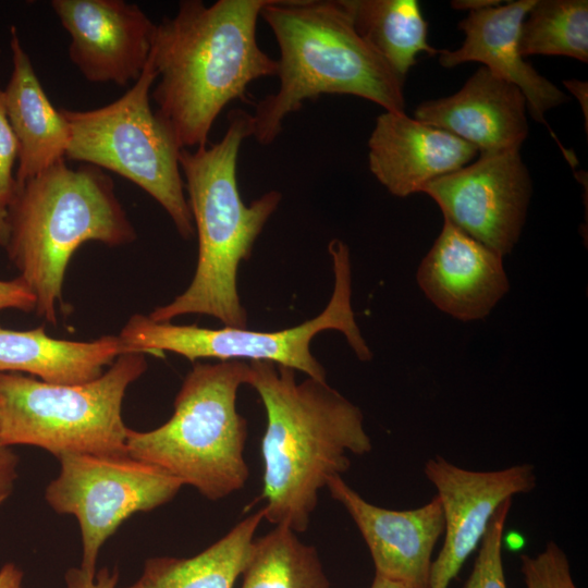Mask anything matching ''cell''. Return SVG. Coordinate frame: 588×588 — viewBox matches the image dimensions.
<instances>
[{"label": "cell", "mask_w": 588, "mask_h": 588, "mask_svg": "<svg viewBox=\"0 0 588 588\" xmlns=\"http://www.w3.org/2000/svg\"><path fill=\"white\" fill-rule=\"evenodd\" d=\"M269 0L180 1L156 26L150 59L157 72L156 114L181 149L208 145L211 127L248 85L277 75V60L257 42V22Z\"/></svg>", "instance_id": "6da1fadb"}, {"label": "cell", "mask_w": 588, "mask_h": 588, "mask_svg": "<svg viewBox=\"0 0 588 588\" xmlns=\"http://www.w3.org/2000/svg\"><path fill=\"white\" fill-rule=\"evenodd\" d=\"M241 588H330L315 547L284 526L255 539Z\"/></svg>", "instance_id": "603a6c76"}, {"label": "cell", "mask_w": 588, "mask_h": 588, "mask_svg": "<svg viewBox=\"0 0 588 588\" xmlns=\"http://www.w3.org/2000/svg\"><path fill=\"white\" fill-rule=\"evenodd\" d=\"M357 34L405 79L416 57L439 50L428 42V23L416 0H339Z\"/></svg>", "instance_id": "7402d4cb"}, {"label": "cell", "mask_w": 588, "mask_h": 588, "mask_svg": "<svg viewBox=\"0 0 588 588\" xmlns=\"http://www.w3.org/2000/svg\"><path fill=\"white\" fill-rule=\"evenodd\" d=\"M220 142L179 156L187 203L198 237L193 280L170 303L148 317L157 322L189 314L208 315L229 327H247V311L237 291V269L249 258L254 244L282 195L269 191L246 205L237 185V157L252 136V115L234 109Z\"/></svg>", "instance_id": "3957f363"}, {"label": "cell", "mask_w": 588, "mask_h": 588, "mask_svg": "<svg viewBox=\"0 0 588 588\" xmlns=\"http://www.w3.org/2000/svg\"><path fill=\"white\" fill-rule=\"evenodd\" d=\"M520 53L588 61V1L536 0L520 28Z\"/></svg>", "instance_id": "cb8c5ba5"}, {"label": "cell", "mask_w": 588, "mask_h": 588, "mask_svg": "<svg viewBox=\"0 0 588 588\" xmlns=\"http://www.w3.org/2000/svg\"><path fill=\"white\" fill-rule=\"evenodd\" d=\"M70 35L69 58L90 83L124 87L136 82L149 59L155 24L123 0H52Z\"/></svg>", "instance_id": "4fadbf2b"}, {"label": "cell", "mask_w": 588, "mask_h": 588, "mask_svg": "<svg viewBox=\"0 0 588 588\" xmlns=\"http://www.w3.org/2000/svg\"><path fill=\"white\" fill-rule=\"evenodd\" d=\"M12 71L3 89L7 115L17 142L15 183L65 159L66 121L48 98L15 26L10 28Z\"/></svg>", "instance_id": "d6986e66"}, {"label": "cell", "mask_w": 588, "mask_h": 588, "mask_svg": "<svg viewBox=\"0 0 588 588\" xmlns=\"http://www.w3.org/2000/svg\"><path fill=\"white\" fill-rule=\"evenodd\" d=\"M519 559L526 588H579L567 555L554 541L536 555L522 554Z\"/></svg>", "instance_id": "484cf974"}, {"label": "cell", "mask_w": 588, "mask_h": 588, "mask_svg": "<svg viewBox=\"0 0 588 588\" xmlns=\"http://www.w3.org/2000/svg\"><path fill=\"white\" fill-rule=\"evenodd\" d=\"M328 250L332 258L334 287L326 308L315 318L278 331H254L247 327L211 329L157 322L136 314L118 334L121 355L139 353L161 357L171 352L192 363L203 358L269 362L304 372L309 378L326 380V370L313 355L310 344L319 332L336 330L344 334L360 360H370L372 353L359 331L351 304L350 249L341 240H332Z\"/></svg>", "instance_id": "ba28073f"}, {"label": "cell", "mask_w": 588, "mask_h": 588, "mask_svg": "<svg viewBox=\"0 0 588 588\" xmlns=\"http://www.w3.org/2000/svg\"><path fill=\"white\" fill-rule=\"evenodd\" d=\"M157 72L150 56L133 86L114 101L89 110L60 108L70 130L65 160L112 171L150 195L185 240L195 234L180 168L179 146L152 111L150 93Z\"/></svg>", "instance_id": "9c48e42d"}, {"label": "cell", "mask_w": 588, "mask_h": 588, "mask_svg": "<svg viewBox=\"0 0 588 588\" xmlns=\"http://www.w3.org/2000/svg\"><path fill=\"white\" fill-rule=\"evenodd\" d=\"M17 159V142L11 128L3 89L0 87V203L7 208L15 186L13 168Z\"/></svg>", "instance_id": "4316f807"}, {"label": "cell", "mask_w": 588, "mask_h": 588, "mask_svg": "<svg viewBox=\"0 0 588 588\" xmlns=\"http://www.w3.org/2000/svg\"><path fill=\"white\" fill-rule=\"evenodd\" d=\"M119 580L117 568L110 571L107 567L101 568L91 581H83L72 572L66 574L69 588H115Z\"/></svg>", "instance_id": "f546056e"}, {"label": "cell", "mask_w": 588, "mask_h": 588, "mask_svg": "<svg viewBox=\"0 0 588 588\" xmlns=\"http://www.w3.org/2000/svg\"><path fill=\"white\" fill-rule=\"evenodd\" d=\"M260 16L280 49V87L259 100L252 136L271 144L284 119L306 100L352 95L391 112H405L404 79L357 34L339 0H269Z\"/></svg>", "instance_id": "277c9868"}, {"label": "cell", "mask_w": 588, "mask_h": 588, "mask_svg": "<svg viewBox=\"0 0 588 588\" xmlns=\"http://www.w3.org/2000/svg\"><path fill=\"white\" fill-rule=\"evenodd\" d=\"M58 460L60 473L45 498L53 511L78 522L82 561L72 572L83 581L95 579L103 543L125 519L166 504L183 487L175 477L128 454H68Z\"/></svg>", "instance_id": "30bf717a"}, {"label": "cell", "mask_w": 588, "mask_h": 588, "mask_svg": "<svg viewBox=\"0 0 588 588\" xmlns=\"http://www.w3.org/2000/svg\"><path fill=\"white\" fill-rule=\"evenodd\" d=\"M416 279L438 309L461 321L486 318L510 289L503 257L448 220Z\"/></svg>", "instance_id": "9a60e30c"}, {"label": "cell", "mask_w": 588, "mask_h": 588, "mask_svg": "<svg viewBox=\"0 0 588 588\" xmlns=\"http://www.w3.org/2000/svg\"><path fill=\"white\" fill-rule=\"evenodd\" d=\"M9 235L7 208L0 203V245L5 247Z\"/></svg>", "instance_id": "836d02e7"}, {"label": "cell", "mask_w": 588, "mask_h": 588, "mask_svg": "<svg viewBox=\"0 0 588 588\" xmlns=\"http://www.w3.org/2000/svg\"><path fill=\"white\" fill-rule=\"evenodd\" d=\"M17 456L0 442V504L11 494L17 477Z\"/></svg>", "instance_id": "f1b7e54d"}, {"label": "cell", "mask_w": 588, "mask_h": 588, "mask_svg": "<svg viewBox=\"0 0 588 588\" xmlns=\"http://www.w3.org/2000/svg\"><path fill=\"white\" fill-rule=\"evenodd\" d=\"M369 170L396 197L421 193L431 181L470 163L478 150L405 112L378 115L368 139Z\"/></svg>", "instance_id": "2e32d148"}, {"label": "cell", "mask_w": 588, "mask_h": 588, "mask_svg": "<svg viewBox=\"0 0 588 588\" xmlns=\"http://www.w3.org/2000/svg\"><path fill=\"white\" fill-rule=\"evenodd\" d=\"M512 500L504 501L493 514L480 542L471 573L463 588H507L502 561V543Z\"/></svg>", "instance_id": "d4e9b609"}, {"label": "cell", "mask_w": 588, "mask_h": 588, "mask_svg": "<svg viewBox=\"0 0 588 588\" xmlns=\"http://www.w3.org/2000/svg\"><path fill=\"white\" fill-rule=\"evenodd\" d=\"M7 220L8 256L36 297L35 311L53 324L76 249L86 242L121 246L136 240L111 177L91 164L71 168L65 159L15 183Z\"/></svg>", "instance_id": "5b68a950"}, {"label": "cell", "mask_w": 588, "mask_h": 588, "mask_svg": "<svg viewBox=\"0 0 588 588\" xmlns=\"http://www.w3.org/2000/svg\"><path fill=\"white\" fill-rule=\"evenodd\" d=\"M421 193L438 204L444 220L504 257L520 237L532 184L519 150H506L479 155Z\"/></svg>", "instance_id": "8fae6325"}, {"label": "cell", "mask_w": 588, "mask_h": 588, "mask_svg": "<svg viewBox=\"0 0 588 588\" xmlns=\"http://www.w3.org/2000/svg\"><path fill=\"white\" fill-rule=\"evenodd\" d=\"M23 577L14 563H7L0 568V588H23Z\"/></svg>", "instance_id": "4dcf8cb0"}, {"label": "cell", "mask_w": 588, "mask_h": 588, "mask_svg": "<svg viewBox=\"0 0 588 588\" xmlns=\"http://www.w3.org/2000/svg\"><path fill=\"white\" fill-rule=\"evenodd\" d=\"M424 473L437 491L444 518V541L431 564L429 588H449L480 546L498 507L534 490L537 477L527 463L482 471L458 467L440 455L426 461Z\"/></svg>", "instance_id": "7c38bea8"}, {"label": "cell", "mask_w": 588, "mask_h": 588, "mask_svg": "<svg viewBox=\"0 0 588 588\" xmlns=\"http://www.w3.org/2000/svg\"><path fill=\"white\" fill-rule=\"evenodd\" d=\"M262 520L260 509L189 558H149L140 576L123 588H233L245 568Z\"/></svg>", "instance_id": "44dd1931"}, {"label": "cell", "mask_w": 588, "mask_h": 588, "mask_svg": "<svg viewBox=\"0 0 588 588\" xmlns=\"http://www.w3.org/2000/svg\"><path fill=\"white\" fill-rule=\"evenodd\" d=\"M348 513L370 552L375 573L404 588H429L432 554L444 531L440 500L412 510H389L365 500L342 476L326 487Z\"/></svg>", "instance_id": "5bb4252c"}, {"label": "cell", "mask_w": 588, "mask_h": 588, "mask_svg": "<svg viewBox=\"0 0 588 588\" xmlns=\"http://www.w3.org/2000/svg\"><path fill=\"white\" fill-rule=\"evenodd\" d=\"M120 355L118 335L82 342L54 339L42 327H0V372H26L54 384L84 383L100 377Z\"/></svg>", "instance_id": "ffe728a7"}, {"label": "cell", "mask_w": 588, "mask_h": 588, "mask_svg": "<svg viewBox=\"0 0 588 588\" xmlns=\"http://www.w3.org/2000/svg\"><path fill=\"white\" fill-rule=\"evenodd\" d=\"M147 369L144 354L117 357L98 378L54 384L0 372V442L68 454L126 455L128 428L122 419L127 388Z\"/></svg>", "instance_id": "52a82bcc"}, {"label": "cell", "mask_w": 588, "mask_h": 588, "mask_svg": "<svg viewBox=\"0 0 588 588\" xmlns=\"http://www.w3.org/2000/svg\"><path fill=\"white\" fill-rule=\"evenodd\" d=\"M249 373L244 360L194 363L175 396L172 416L149 431L130 429L127 454L211 501L240 491L249 469L247 421L237 412L236 399Z\"/></svg>", "instance_id": "8992f818"}, {"label": "cell", "mask_w": 588, "mask_h": 588, "mask_svg": "<svg viewBox=\"0 0 588 588\" xmlns=\"http://www.w3.org/2000/svg\"><path fill=\"white\" fill-rule=\"evenodd\" d=\"M503 1L500 0H454L451 2V5L457 10H467L468 12H473L499 5Z\"/></svg>", "instance_id": "d6a6232c"}, {"label": "cell", "mask_w": 588, "mask_h": 588, "mask_svg": "<svg viewBox=\"0 0 588 588\" xmlns=\"http://www.w3.org/2000/svg\"><path fill=\"white\" fill-rule=\"evenodd\" d=\"M564 86L571 91L579 101L584 117H585V127L587 130L588 121V84L587 82L578 79H569L563 82Z\"/></svg>", "instance_id": "1f68e13d"}, {"label": "cell", "mask_w": 588, "mask_h": 588, "mask_svg": "<svg viewBox=\"0 0 588 588\" xmlns=\"http://www.w3.org/2000/svg\"><path fill=\"white\" fill-rule=\"evenodd\" d=\"M526 111L515 85L480 66L455 94L418 105L414 118L489 155L520 149L528 135Z\"/></svg>", "instance_id": "ac0fdd59"}, {"label": "cell", "mask_w": 588, "mask_h": 588, "mask_svg": "<svg viewBox=\"0 0 588 588\" xmlns=\"http://www.w3.org/2000/svg\"><path fill=\"white\" fill-rule=\"evenodd\" d=\"M370 588H404L397 583L375 573Z\"/></svg>", "instance_id": "e575fe53"}, {"label": "cell", "mask_w": 588, "mask_h": 588, "mask_svg": "<svg viewBox=\"0 0 588 588\" xmlns=\"http://www.w3.org/2000/svg\"><path fill=\"white\" fill-rule=\"evenodd\" d=\"M536 0H518L468 12L458 24L465 34L455 50H439L443 68L479 62L491 73L515 85L524 95L527 109L537 122L547 124V111L568 101L569 97L538 73L520 53L522 24Z\"/></svg>", "instance_id": "e0dca14e"}, {"label": "cell", "mask_w": 588, "mask_h": 588, "mask_svg": "<svg viewBox=\"0 0 588 588\" xmlns=\"http://www.w3.org/2000/svg\"><path fill=\"white\" fill-rule=\"evenodd\" d=\"M4 309L27 313L36 309L35 295L19 277L13 280H0V311Z\"/></svg>", "instance_id": "83f0119b"}, {"label": "cell", "mask_w": 588, "mask_h": 588, "mask_svg": "<svg viewBox=\"0 0 588 588\" xmlns=\"http://www.w3.org/2000/svg\"><path fill=\"white\" fill-rule=\"evenodd\" d=\"M247 384L259 395L264 519L296 534L307 530L319 492L351 467L350 454L372 450L358 406L327 383L269 362H248Z\"/></svg>", "instance_id": "7a4b0ae2"}]
</instances>
